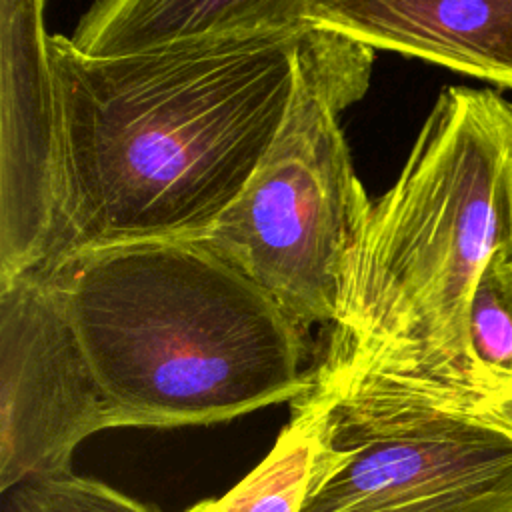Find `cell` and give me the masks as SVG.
Masks as SVG:
<instances>
[{
	"mask_svg": "<svg viewBox=\"0 0 512 512\" xmlns=\"http://www.w3.org/2000/svg\"><path fill=\"white\" fill-rule=\"evenodd\" d=\"M468 338L488 392L512 380V254H496L482 270L468 308Z\"/></svg>",
	"mask_w": 512,
	"mask_h": 512,
	"instance_id": "cell-11",
	"label": "cell"
},
{
	"mask_svg": "<svg viewBox=\"0 0 512 512\" xmlns=\"http://www.w3.org/2000/svg\"><path fill=\"white\" fill-rule=\"evenodd\" d=\"M298 398L314 422L300 512H512V436L482 394L366 366Z\"/></svg>",
	"mask_w": 512,
	"mask_h": 512,
	"instance_id": "cell-5",
	"label": "cell"
},
{
	"mask_svg": "<svg viewBox=\"0 0 512 512\" xmlns=\"http://www.w3.org/2000/svg\"><path fill=\"white\" fill-rule=\"evenodd\" d=\"M308 20L512 90V0H308Z\"/></svg>",
	"mask_w": 512,
	"mask_h": 512,
	"instance_id": "cell-8",
	"label": "cell"
},
{
	"mask_svg": "<svg viewBox=\"0 0 512 512\" xmlns=\"http://www.w3.org/2000/svg\"><path fill=\"white\" fill-rule=\"evenodd\" d=\"M42 0H0V284L58 256V140Z\"/></svg>",
	"mask_w": 512,
	"mask_h": 512,
	"instance_id": "cell-7",
	"label": "cell"
},
{
	"mask_svg": "<svg viewBox=\"0 0 512 512\" xmlns=\"http://www.w3.org/2000/svg\"><path fill=\"white\" fill-rule=\"evenodd\" d=\"M500 252L512 254V102L448 86L396 182L370 202L316 376L386 366L486 396L468 308Z\"/></svg>",
	"mask_w": 512,
	"mask_h": 512,
	"instance_id": "cell-3",
	"label": "cell"
},
{
	"mask_svg": "<svg viewBox=\"0 0 512 512\" xmlns=\"http://www.w3.org/2000/svg\"><path fill=\"white\" fill-rule=\"evenodd\" d=\"M374 48L312 24L284 120L242 194L206 238L298 322L332 326L370 200L340 112L370 84Z\"/></svg>",
	"mask_w": 512,
	"mask_h": 512,
	"instance_id": "cell-4",
	"label": "cell"
},
{
	"mask_svg": "<svg viewBox=\"0 0 512 512\" xmlns=\"http://www.w3.org/2000/svg\"><path fill=\"white\" fill-rule=\"evenodd\" d=\"M308 26L106 60L50 34L54 262L84 248L206 236L284 120Z\"/></svg>",
	"mask_w": 512,
	"mask_h": 512,
	"instance_id": "cell-1",
	"label": "cell"
},
{
	"mask_svg": "<svg viewBox=\"0 0 512 512\" xmlns=\"http://www.w3.org/2000/svg\"><path fill=\"white\" fill-rule=\"evenodd\" d=\"M2 496V512H160L102 480L74 472L30 478Z\"/></svg>",
	"mask_w": 512,
	"mask_h": 512,
	"instance_id": "cell-12",
	"label": "cell"
},
{
	"mask_svg": "<svg viewBox=\"0 0 512 512\" xmlns=\"http://www.w3.org/2000/svg\"><path fill=\"white\" fill-rule=\"evenodd\" d=\"M480 414L512 436V380L492 388L478 406Z\"/></svg>",
	"mask_w": 512,
	"mask_h": 512,
	"instance_id": "cell-13",
	"label": "cell"
},
{
	"mask_svg": "<svg viewBox=\"0 0 512 512\" xmlns=\"http://www.w3.org/2000/svg\"><path fill=\"white\" fill-rule=\"evenodd\" d=\"M308 24V0H104L68 42L80 56L106 60Z\"/></svg>",
	"mask_w": 512,
	"mask_h": 512,
	"instance_id": "cell-9",
	"label": "cell"
},
{
	"mask_svg": "<svg viewBox=\"0 0 512 512\" xmlns=\"http://www.w3.org/2000/svg\"><path fill=\"white\" fill-rule=\"evenodd\" d=\"M40 270L110 428L228 422L314 386L306 326L206 238L84 248Z\"/></svg>",
	"mask_w": 512,
	"mask_h": 512,
	"instance_id": "cell-2",
	"label": "cell"
},
{
	"mask_svg": "<svg viewBox=\"0 0 512 512\" xmlns=\"http://www.w3.org/2000/svg\"><path fill=\"white\" fill-rule=\"evenodd\" d=\"M106 428L102 390L46 274L0 284V492L72 472L78 444Z\"/></svg>",
	"mask_w": 512,
	"mask_h": 512,
	"instance_id": "cell-6",
	"label": "cell"
},
{
	"mask_svg": "<svg viewBox=\"0 0 512 512\" xmlns=\"http://www.w3.org/2000/svg\"><path fill=\"white\" fill-rule=\"evenodd\" d=\"M290 408V422L264 460L224 496L202 500L186 512H300L314 456V422L302 398Z\"/></svg>",
	"mask_w": 512,
	"mask_h": 512,
	"instance_id": "cell-10",
	"label": "cell"
}]
</instances>
